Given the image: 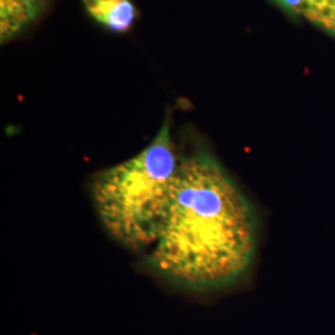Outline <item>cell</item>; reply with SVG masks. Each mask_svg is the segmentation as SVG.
Returning a JSON list of instances; mask_svg holds the SVG:
<instances>
[{"label": "cell", "mask_w": 335, "mask_h": 335, "mask_svg": "<svg viewBox=\"0 0 335 335\" xmlns=\"http://www.w3.org/2000/svg\"><path fill=\"white\" fill-rule=\"evenodd\" d=\"M179 158L167 117L144 149L93 179L98 217L127 249L142 251L158 241L173 201Z\"/></svg>", "instance_id": "cell-2"}, {"label": "cell", "mask_w": 335, "mask_h": 335, "mask_svg": "<svg viewBox=\"0 0 335 335\" xmlns=\"http://www.w3.org/2000/svg\"><path fill=\"white\" fill-rule=\"evenodd\" d=\"M45 0H0V37L11 39L30 24Z\"/></svg>", "instance_id": "cell-5"}, {"label": "cell", "mask_w": 335, "mask_h": 335, "mask_svg": "<svg viewBox=\"0 0 335 335\" xmlns=\"http://www.w3.org/2000/svg\"><path fill=\"white\" fill-rule=\"evenodd\" d=\"M257 225L251 203L209 150L180 154L173 201L148 264L193 292L230 287L251 266Z\"/></svg>", "instance_id": "cell-1"}, {"label": "cell", "mask_w": 335, "mask_h": 335, "mask_svg": "<svg viewBox=\"0 0 335 335\" xmlns=\"http://www.w3.org/2000/svg\"><path fill=\"white\" fill-rule=\"evenodd\" d=\"M282 10L335 39V0H273Z\"/></svg>", "instance_id": "cell-3"}, {"label": "cell", "mask_w": 335, "mask_h": 335, "mask_svg": "<svg viewBox=\"0 0 335 335\" xmlns=\"http://www.w3.org/2000/svg\"><path fill=\"white\" fill-rule=\"evenodd\" d=\"M93 19L116 33L129 30L136 20V8L130 0H82Z\"/></svg>", "instance_id": "cell-4"}]
</instances>
